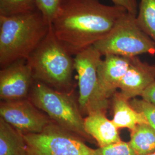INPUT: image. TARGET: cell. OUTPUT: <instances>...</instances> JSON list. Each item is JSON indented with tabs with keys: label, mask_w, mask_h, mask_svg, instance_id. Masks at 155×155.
Instances as JSON below:
<instances>
[{
	"label": "cell",
	"mask_w": 155,
	"mask_h": 155,
	"mask_svg": "<svg viewBox=\"0 0 155 155\" xmlns=\"http://www.w3.org/2000/svg\"><path fill=\"white\" fill-rule=\"evenodd\" d=\"M63 0H36L37 9L49 25L53 22Z\"/></svg>",
	"instance_id": "d6986e66"
},
{
	"label": "cell",
	"mask_w": 155,
	"mask_h": 155,
	"mask_svg": "<svg viewBox=\"0 0 155 155\" xmlns=\"http://www.w3.org/2000/svg\"><path fill=\"white\" fill-rule=\"evenodd\" d=\"M86 132L95 140L99 147H103L121 141L118 129L106 116L105 112L97 111L84 118Z\"/></svg>",
	"instance_id": "7c38bea8"
},
{
	"label": "cell",
	"mask_w": 155,
	"mask_h": 155,
	"mask_svg": "<svg viewBox=\"0 0 155 155\" xmlns=\"http://www.w3.org/2000/svg\"><path fill=\"white\" fill-rule=\"evenodd\" d=\"M0 155H28L24 134L0 118Z\"/></svg>",
	"instance_id": "5bb4252c"
},
{
	"label": "cell",
	"mask_w": 155,
	"mask_h": 155,
	"mask_svg": "<svg viewBox=\"0 0 155 155\" xmlns=\"http://www.w3.org/2000/svg\"><path fill=\"white\" fill-rule=\"evenodd\" d=\"M113 118L112 121L119 129L127 128L132 131L139 124H148V121L143 113L136 110L120 92H116L112 96Z\"/></svg>",
	"instance_id": "4fadbf2b"
},
{
	"label": "cell",
	"mask_w": 155,
	"mask_h": 155,
	"mask_svg": "<svg viewBox=\"0 0 155 155\" xmlns=\"http://www.w3.org/2000/svg\"><path fill=\"white\" fill-rule=\"evenodd\" d=\"M102 55L91 45L81 51L74 58L79 87L78 102L82 114L88 116L97 111L106 112L109 101L101 91L98 68Z\"/></svg>",
	"instance_id": "8992f818"
},
{
	"label": "cell",
	"mask_w": 155,
	"mask_h": 155,
	"mask_svg": "<svg viewBox=\"0 0 155 155\" xmlns=\"http://www.w3.org/2000/svg\"><path fill=\"white\" fill-rule=\"evenodd\" d=\"M94 155H137L129 142L120 141L94 150Z\"/></svg>",
	"instance_id": "ac0fdd59"
},
{
	"label": "cell",
	"mask_w": 155,
	"mask_h": 155,
	"mask_svg": "<svg viewBox=\"0 0 155 155\" xmlns=\"http://www.w3.org/2000/svg\"><path fill=\"white\" fill-rule=\"evenodd\" d=\"M35 80L27 59L12 63L0 71V98L13 101L28 98Z\"/></svg>",
	"instance_id": "9c48e42d"
},
{
	"label": "cell",
	"mask_w": 155,
	"mask_h": 155,
	"mask_svg": "<svg viewBox=\"0 0 155 155\" xmlns=\"http://www.w3.org/2000/svg\"><path fill=\"white\" fill-rule=\"evenodd\" d=\"M94 47L102 56L115 55L127 58L147 54L155 56V43L140 27L136 16L127 12L105 38Z\"/></svg>",
	"instance_id": "5b68a950"
},
{
	"label": "cell",
	"mask_w": 155,
	"mask_h": 155,
	"mask_svg": "<svg viewBox=\"0 0 155 155\" xmlns=\"http://www.w3.org/2000/svg\"><path fill=\"white\" fill-rule=\"evenodd\" d=\"M137 22L155 43V0H140Z\"/></svg>",
	"instance_id": "2e32d148"
},
{
	"label": "cell",
	"mask_w": 155,
	"mask_h": 155,
	"mask_svg": "<svg viewBox=\"0 0 155 155\" xmlns=\"http://www.w3.org/2000/svg\"><path fill=\"white\" fill-rule=\"evenodd\" d=\"M155 81V66L141 61L137 56L133 57L118 89L126 98L131 100L141 96Z\"/></svg>",
	"instance_id": "30bf717a"
},
{
	"label": "cell",
	"mask_w": 155,
	"mask_h": 155,
	"mask_svg": "<svg viewBox=\"0 0 155 155\" xmlns=\"http://www.w3.org/2000/svg\"><path fill=\"white\" fill-rule=\"evenodd\" d=\"M155 155V152H153V153H150V155Z\"/></svg>",
	"instance_id": "603a6c76"
},
{
	"label": "cell",
	"mask_w": 155,
	"mask_h": 155,
	"mask_svg": "<svg viewBox=\"0 0 155 155\" xmlns=\"http://www.w3.org/2000/svg\"><path fill=\"white\" fill-rule=\"evenodd\" d=\"M127 12L100 0H63L51 27L57 39L75 55L105 38Z\"/></svg>",
	"instance_id": "6da1fadb"
},
{
	"label": "cell",
	"mask_w": 155,
	"mask_h": 155,
	"mask_svg": "<svg viewBox=\"0 0 155 155\" xmlns=\"http://www.w3.org/2000/svg\"><path fill=\"white\" fill-rule=\"evenodd\" d=\"M114 5L121 7L125 9L127 12L135 16L138 12L139 4L137 0H111Z\"/></svg>",
	"instance_id": "44dd1931"
},
{
	"label": "cell",
	"mask_w": 155,
	"mask_h": 155,
	"mask_svg": "<svg viewBox=\"0 0 155 155\" xmlns=\"http://www.w3.org/2000/svg\"><path fill=\"white\" fill-rule=\"evenodd\" d=\"M141 97L142 99L155 105V81L145 90Z\"/></svg>",
	"instance_id": "7402d4cb"
},
{
	"label": "cell",
	"mask_w": 155,
	"mask_h": 155,
	"mask_svg": "<svg viewBox=\"0 0 155 155\" xmlns=\"http://www.w3.org/2000/svg\"><path fill=\"white\" fill-rule=\"evenodd\" d=\"M71 93L58 91L35 81L28 98L56 124L84 140L92 142L94 140L84 129V118L78 102Z\"/></svg>",
	"instance_id": "277c9868"
},
{
	"label": "cell",
	"mask_w": 155,
	"mask_h": 155,
	"mask_svg": "<svg viewBox=\"0 0 155 155\" xmlns=\"http://www.w3.org/2000/svg\"><path fill=\"white\" fill-rule=\"evenodd\" d=\"M38 10L12 16H0V66L28 59L50 30Z\"/></svg>",
	"instance_id": "7a4b0ae2"
},
{
	"label": "cell",
	"mask_w": 155,
	"mask_h": 155,
	"mask_svg": "<svg viewBox=\"0 0 155 155\" xmlns=\"http://www.w3.org/2000/svg\"><path fill=\"white\" fill-rule=\"evenodd\" d=\"M130 104L139 113H143L148 121L151 127L155 129V105L143 99L133 98L130 100Z\"/></svg>",
	"instance_id": "ffe728a7"
},
{
	"label": "cell",
	"mask_w": 155,
	"mask_h": 155,
	"mask_svg": "<svg viewBox=\"0 0 155 155\" xmlns=\"http://www.w3.org/2000/svg\"><path fill=\"white\" fill-rule=\"evenodd\" d=\"M36 11V0H0V16H12Z\"/></svg>",
	"instance_id": "e0dca14e"
},
{
	"label": "cell",
	"mask_w": 155,
	"mask_h": 155,
	"mask_svg": "<svg viewBox=\"0 0 155 155\" xmlns=\"http://www.w3.org/2000/svg\"><path fill=\"white\" fill-rule=\"evenodd\" d=\"M129 143L137 155H148L155 152V129L148 124H139L130 131Z\"/></svg>",
	"instance_id": "9a60e30c"
},
{
	"label": "cell",
	"mask_w": 155,
	"mask_h": 155,
	"mask_svg": "<svg viewBox=\"0 0 155 155\" xmlns=\"http://www.w3.org/2000/svg\"><path fill=\"white\" fill-rule=\"evenodd\" d=\"M132 58L115 55L105 56L98 68V78L101 93L107 99L116 92L127 72Z\"/></svg>",
	"instance_id": "8fae6325"
},
{
	"label": "cell",
	"mask_w": 155,
	"mask_h": 155,
	"mask_svg": "<svg viewBox=\"0 0 155 155\" xmlns=\"http://www.w3.org/2000/svg\"><path fill=\"white\" fill-rule=\"evenodd\" d=\"M24 136L28 155H94L84 140L54 121L40 133Z\"/></svg>",
	"instance_id": "52a82bcc"
},
{
	"label": "cell",
	"mask_w": 155,
	"mask_h": 155,
	"mask_svg": "<svg viewBox=\"0 0 155 155\" xmlns=\"http://www.w3.org/2000/svg\"><path fill=\"white\" fill-rule=\"evenodd\" d=\"M0 118L23 134L40 133L52 121L28 98L1 101Z\"/></svg>",
	"instance_id": "ba28073f"
},
{
	"label": "cell",
	"mask_w": 155,
	"mask_h": 155,
	"mask_svg": "<svg viewBox=\"0 0 155 155\" xmlns=\"http://www.w3.org/2000/svg\"><path fill=\"white\" fill-rule=\"evenodd\" d=\"M50 30L27 59L34 80L58 91L72 93L74 58Z\"/></svg>",
	"instance_id": "3957f363"
}]
</instances>
